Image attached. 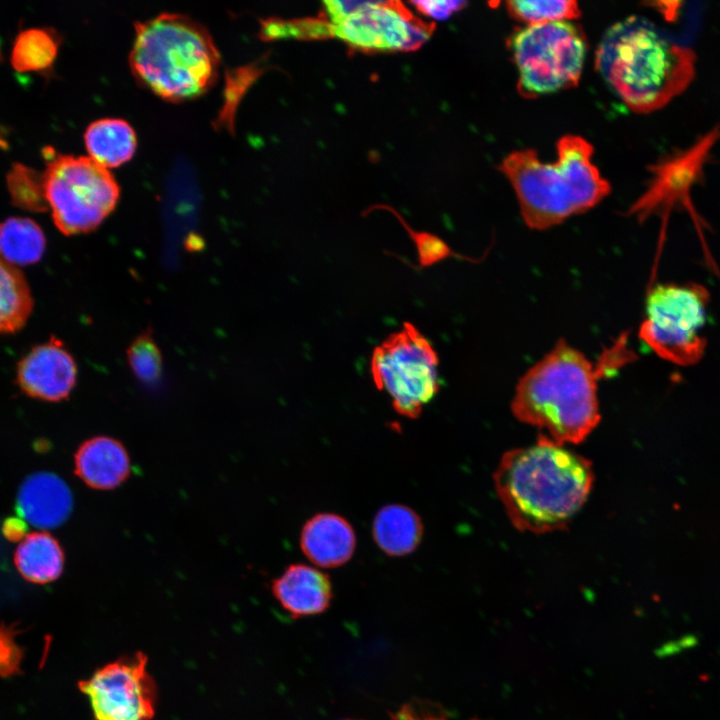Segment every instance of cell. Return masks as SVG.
I'll return each instance as SVG.
<instances>
[{
	"instance_id": "52a82bcc",
	"label": "cell",
	"mask_w": 720,
	"mask_h": 720,
	"mask_svg": "<svg viewBox=\"0 0 720 720\" xmlns=\"http://www.w3.org/2000/svg\"><path fill=\"white\" fill-rule=\"evenodd\" d=\"M43 180L52 218L65 235L93 231L119 199L114 176L89 156L54 154L48 158Z\"/></svg>"
},
{
	"instance_id": "d4e9b609",
	"label": "cell",
	"mask_w": 720,
	"mask_h": 720,
	"mask_svg": "<svg viewBox=\"0 0 720 720\" xmlns=\"http://www.w3.org/2000/svg\"><path fill=\"white\" fill-rule=\"evenodd\" d=\"M261 36L266 40L293 38L298 40H324L333 38V26L324 16L292 20L269 18L261 24Z\"/></svg>"
},
{
	"instance_id": "484cf974",
	"label": "cell",
	"mask_w": 720,
	"mask_h": 720,
	"mask_svg": "<svg viewBox=\"0 0 720 720\" xmlns=\"http://www.w3.org/2000/svg\"><path fill=\"white\" fill-rule=\"evenodd\" d=\"M133 374L143 383H156L162 375V355L150 331L138 335L127 349Z\"/></svg>"
},
{
	"instance_id": "4dcf8cb0",
	"label": "cell",
	"mask_w": 720,
	"mask_h": 720,
	"mask_svg": "<svg viewBox=\"0 0 720 720\" xmlns=\"http://www.w3.org/2000/svg\"><path fill=\"white\" fill-rule=\"evenodd\" d=\"M391 720H446L442 713L424 701L414 700L404 704L391 715Z\"/></svg>"
},
{
	"instance_id": "3957f363",
	"label": "cell",
	"mask_w": 720,
	"mask_h": 720,
	"mask_svg": "<svg viewBox=\"0 0 720 720\" xmlns=\"http://www.w3.org/2000/svg\"><path fill=\"white\" fill-rule=\"evenodd\" d=\"M600 374V366L595 367L581 351L559 340L519 379L512 413L556 443H580L601 418L597 398Z\"/></svg>"
},
{
	"instance_id": "ffe728a7",
	"label": "cell",
	"mask_w": 720,
	"mask_h": 720,
	"mask_svg": "<svg viewBox=\"0 0 720 720\" xmlns=\"http://www.w3.org/2000/svg\"><path fill=\"white\" fill-rule=\"evenodd\" d=\"M84 139L89 157L106 168L119 166L129 160L137 143L133 127L119 118H103L92 122L86 129Z\"/></svg>"
},
{
	"instance_id": "277c9868",
	"label": "cell",
	"mask_w": 720,
	"mask_h": 720,
	"mask_svg": "<svg viewBox=\"0 0 720 720\" xmlns=\"http://www.w3.org/2000/svg\"><path fill=\"white\" fill-rule=\"evenodd\" d=\"M593 146L578 135L557 142L555 162H541L532 149L507 155L498 169L511 183L525 224L544 230L586 212L610 192L609 182L592 162Z\"/></svg>"
},
{
	"instance_id": "9c48e42d",
	"label": "cell",
	"mask_w": 720,
	"mask_h": 720,
	"mask_svg": "<svg viewBox=\"0 0 720 720\" xmlns=\"http://www.w3.org/2000/svg\"><path fill=\"white\" fill-rule=\"evenodd\" d=\"M438 363L432 344L405 323L375 348L370 370L376 386L390 396L393 408L416 418L439 391Z\"/></svg>"
},
{
	"instance_id": "44dd1931",
	"label": "cell",
	"mask_w": 720,
	"mask_h": 720,
	"mask_svg": "<svg viewBox=\"0 0 720 720\" xmlns=\"http://www.w3.org/2000/svg\"><path fill=\"white\" fill-rule=\"evenodd\" d=\"M45 250V237L38 224L22 217L0 223V259L11 265L37 262Z\"/></svg>"
},
{
	"instance_id": "cb8c5ba5",
	"label": "cell",
	"mask_w": 720,
	"mask_h": 720,
	"mask_svg": "<svg viewBox=\"0 0 720 720\" xmlns=\"http://www.w3.org/2000/svg\"><path fill=\"white\" fill-rule=\"evenodd\" d=\"M506 8L510 16L527 26L571 21L581 14L578 3L573 0L507 1Z\"/></svg>"
},
{
	"instance_id": "4fadbf2b",
	"label": "cell",
	"mask_w": 720,
	"mask_h": 720,
	"mask_svg": "<svg viewBox=\"0 0 720 720\" xmlns=\"http://www.w3.org/2000/svg\"><path fill=\"white\" fill-rule=\"evenodd\" d=\"M77 366L62 342L52 338L34 347L18 364L17 381L30 397L58 402L76 384Z\"/></svg>"
},
{
	"instance_id": "7402d4cb",
	"label": "cell",
	"mask_w": 720,
	"mask_h": 720,
	"mask_svg": "<svg viewBox=\"0 0 720 720\" xmlns=\"http://www.w3.org/2000/svg\"><path fill=\"white\" fill-rule=\"evenodd\" d=\"M32 306L29 287L21 272L0 259V333L20 329L30 316Z\"/></svg>"
},
{
	"instance_id": "f1b7e54d",
	"label": "cell",
	"mask_w": 720,
	"mask_h": 720,
	"mask_svg": "<svg viewBox=\"0 0 720 720\" xmlns=\"http://www.w3.org/2000/svg\"><path fill=\"white\" fill-rule=\"evenodd\" d=\"M389 210L394 212L392 208H389ZM394 213L404 224L407 231L410 232L413 239L416 241L422 263L429 264L432 262H436L449 254V248L442 240L428 233H420L411 230V228L406 225L402 218L399 217L396 212Z\"/></svg>"
},
{
	"instance_id": "9a60e30c",
	"label": "cell",
	"mask_w": 720,
	"mask_h": 720,
	"mask_svg": "<svg viewBox=\"0 0 720 720\" xmlns=\"http://www.w3.org/2000/svg\"><path fill=\"white\" fill-rule=\"evenodd\" d=\"M300 548L307 559L321 568L347 563L356 548L352 525L335 513H318L308 519L300 533Z\"/></svg>"
},
{
	"instance_id": "d6986e66",
	"label": "cell",
	"mask_w": 720,
	"mask_h": 720,
	"mask_svg": "<svg viewBox=\"0 0 720 720\" xmlns=\"http://www.w3.org/2000/svg\"><path fill=\"white\" fill-rule=\"evenodd\" d=\"M14 565L28 582L47 584L58 579L64 570L65 553L52 534L35 531L27 534L14 552Z\"/></svg>"
},
{
	"instance_id": "8fae6325",
	"label": "cell",
	"mask_w": 720,
	"mask_h": 720,
	"mask_svg": "<svg viewBox=\"0 0 720 720\" xmlns=\"http://www.w3.org/2000/svg\"><path fill=\"white\" fill-rule=\"evenodd\" d=\"M78 687L96 720H151L155 714L156 685L142 652L104 665Z\"/></svg>"
},
{
	"instance_id": "83f0119b",
	"label": "cell",
	"mask_w": 720,
	"mask_h": 720,
	"mask_svg": "<svg viewBox=\"0 0 720 720\" xmlns=\"http://www.w3.org/2000/svg\"><path fill=\"white\" fill-rule=\"evenodd\" d=\"M18 624H0V677L8 678L22 673L23 648L15 637L21 632Z\"/></svg>"
},
{
	"instance_id": "4316f807",
	"label": "cell",
	"mask_w": 720,
	"mask_h": 720,
	"mask_svg": "<svg viewBox=\"0 0 720 720\" xmlns=\"http://www.w3.org/2000/svg\"><path fill=\"white\" fill-rule=\"evenodd\" d=\"M9 189L15 203L25 209L42 211L48 207L43 174L16 164L8 176Z\"/></svg>"
},
{
	"instance_id": "ac0fdd59",
	"label": "cell",
	"mask_w": 720,
	"mask_h": 720,
	"mask_svg": "<svg viewBox=\"0 0 720 720\" xmlns=\"http://www.w3.org/2000/svg\"><path fill=\"white\" fill-rule=\"evenodd\" d=\"M423 530L419 515L403 504L383 506L372 523L375 543L381 551L393 557L405 556L415 551L422 540Z\"/></svg>"
},
{
	"instance_id": "1f68e13d",
	"label": "cell",
	"mask_w": 720,
	"mask_h": 720,
	"mask_svg": "<svg viewBox=\"0 0 720 720\" xmlns=\"http://www.w3.org/2000/svg\"><path fill=\"white\" fill-rule=\"evenodd\" d=\"M26 530V521L17 517H8L2 524L4 537L12 542L21 541L27 535Z\"/></svg>"
},
{
	"instance_id": "2e32d148",
	"label": "cell",
	"mask_w": 720,
	"mask_h": 720,
	"mask_svg": "<svg viewBox=\"0 0 720 720\" xmlns=\"http://www.w3.org/2000/svg\"><path fill=\"white\" fill-rule=\"evenodd\" d=\"M272 593L293 618L324 612L332 600L329 576L306 564H291L272 582Z\"/></svg>"
},
{
	"instance_id": "7a4b0ae2",
	"label": "cell",
	"mask_w": 720,
	"mask_h": 720,
	"mask_svg": "<svg viewBox=\"0 0 720 720\" xmlns=\"http://www.w3.org/2000/svg\"><path fill=\"white\" fill-rule=\"evenodd\" d=\"M595 66L630 110L650 113L688 88L696 73V55L649 21L630 16L604 33Z\"/></svg>"
},
{
	"instance_id": "603a6c76",
	"label": "cell",
	"mask_w": 720,
	"mask_h": 720,
	"mask_svg": "<svg viewBox=\"0 0 720 720\" xmlns=\"http://www.w3.org/2000/svg\"><path fill=\"white\" fill-rule=\"evenodd\" d=\"M58 40L54 32L44 28H30L18 34L11 61L19 71L48 68L56 57Z\"/></svg>"
},
{
	"instance_id": "7c38bea8",
	"label": "cell",
	"mask_w": 720,
	"mask_h": 720,
	"mask_svg": "<svg viewBox=\"0 0 720 720\" xmlns=\"http://www.w3.org/2000/svg\"><path fill=\"white\" fill-rule=\"evenodd\" d=\"M333 35L352 50L371 53L415 51L435 30L400 1H373L372 5L332 24Z\"/></svg>"
},
{
	"instance_id": "ba28073f",
	"label": "cell",
	"mask_w": 720,
	"mask_h": 720,
	"mask_svg": "<svg viewBox=\"0 0 720 720\" xmlns=\"http://www.w3.org/2000/svg\"><path fill=\"white\" fill-rule=\"evenodd\" d=\"M509 46L522 95L540 96L578 84L587 44L582 29L571 21L519 28L512 33Z\"/></svg>"
},
{
	"instance_id": "5b68a950",
	"label": "cell",
	"mask_w": 720,
	"mask_h": 720,
	"mask_svg": "<svg viewBox=\"0 0 720 720\" xmlns=\"http://www.w3.org/2000/svg\"><path fill=\"white\" fill-rule=\"evenodd\" d=\"M129 63L144 87L166 100L182 101L213 85L220 54L205 26L166 12L135 24Z\"/></svg>"
},
{
	"instance_id": "5bb4252c",
	"label": "cell",
	"mask_w": 720,
	"mask_h": 720,
	"mask_svg": "<svg viewBox=\"0 0 720 720\" xmlns=\"http://www.w3.org/2000/svg\"><path fill=\"white\" fill-rule=\"evenodd\" d=\"M72 508L71 490L62 478L51 472L31 474L17 493L18 514L37 528L60 526L68 519Z\"/></svg>"
},
{
	"instance_id": "e0dca14e",
	"label": "cell",
	"mask_w": 720,
	"mask_h": 720,
	"mask_svg": "<svg viewBox=\"0 0 720 720\" xmlns=\"http://www.w3.org/2000/svg\"><path fill=\"white\" fill-rule=\"evenodd\" d=\"M131 462L125 446L109 436L82 442L74 454V472L88 487L112 490L128 478Z\"/></svg>"
},
{
	"instance_id": "30bf717a",
	"label": "cell",
	"mask_w": 720,
	"mask_h": 720,
	"mask_svg": "<svg viewBox=\"0 0 720 720\" xmlns=\"http://www.w3.org/2000/svg\"><path fill=\"white\" fill-rule=\"evenodd\" d=\"M720 140V126L706 132L688 148L665 157L649 168L651 177L646 190L631 205L628 214L643 222L651 216L662 220V235L668 217L674 210H685L697 230L707 265L718 273L717 266L709 253L704 237L707 223L698 214L692 203V188L703 176L704 166L710 152Z\"/></svg>"
},
{
	"instance_id": "8992f818",
	"label": "cell",
	"mask_w": 720,
	"mask_h": 720,
	"mask_svg": "<svg viewBox=\"0 0 720 720\" xmlns=\"http://www.w3.org/2000/svg\"><path fill=\"white\" fill-rule=\"evenodd\" d=\"M709 303L710 293L702 284H655L646 297V317L639 338L668 362L695 365L707 347L702 329Z\"/></svg>"
},
{
	"instance_id": "f546056e",
	"label": "cell",
	"mask_w": 720,
	"mask_h": 720,
	"mask_svg": "<svg viewBox=\"0 0 720 720\" xmlns=\"http://www.w3.org/2000/svg\"><path fill=\"white\" fill-rule=\"evenodd\" d=\"M411 5L421 14L436 20H446L463 9L464 1H411Z\"/></svg>"
},
{
	"instance_id": "6da1fadb",
	"label": "cell",
	"mask_w": 720,
	"mask_h": 720,
	"mask_svg": "<svg viewBox=\"0 0 720 720\" xmlns=\"http://www.w3.org/2000/svg\"><path fill=\"white\" fill-rule=\"evenodd\" d=\"M494 483L514 527L543 534L569 524L591 492L594 472L588 459L542 434L502 456Z\"/></svg>"
}]
</instances>
